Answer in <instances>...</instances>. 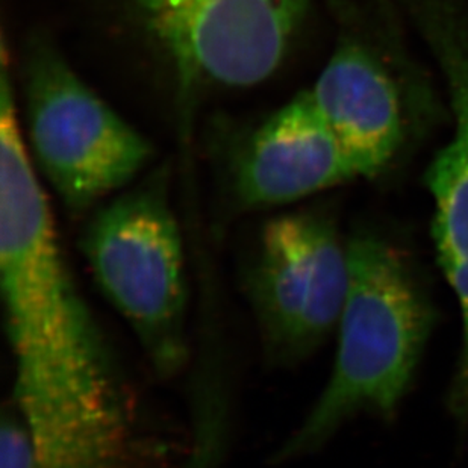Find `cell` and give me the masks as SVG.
I'll return each mask as SVG.
<instances>
[{
	"label": "cell",
	"mask_w": 468,
	"mask_h": 468,
	"mask_svg": "<svg viewBox=\"0 0 468 468\" xmlns=\"http://www.w3.org/2000/svg\"><path fill=\"white\" fill-rule=\"evenodd\" d=\"M363 177L310 90L276 111L249 142L232 179L239 209L292 204Z\"/></svg>",
	"instance_id": "cell-7"
},
{
	"label": "cell",
	"mask_w": 468,
	"mask_h": 468,
	"mask_svg": "<svg viewBox=\"0 0 468 468\" xmlns=\"http://www.w3.org/2000/svg\"><path fill=\"white\" fill-rule=\"evenodd\" d=\"M451 94L453 133L426 173L433 200L432 235L438 261L463 313V346L447 408L458 428L468 424V50L442 66Z\"/></svg>",
	"instance_id": "cell-9"
},
{
	"label": "cell",
	"mask_w": 468,
	"mask_h": 468,
	"mask_svg": "<svg viewBox=\"0 0 468 468\" xmlns=\"http://www.w3.org/2000/svg\"><path fill=\"white\" fill-rule=\"evenodd\" d=\"M313 0H133L186 80L250 87L282 62Z\"/></svg>",
	"instance_id": "cell-6"
},
{
	"label": "cell",
	"mask_w": 468,
	"mask_h": 468,
	"mask_svg": "<svg viewBox=\"0 0 468 468\" xmlns=\"http://www.w3.org/2000/svg\"><path fill=\"white\" fill-rule=\"evenodd\" d=\"M0 292L11 403L37 468H172L76 285L14 120L0 126Z\"/></svg>",
	"instance_id": "cell-1"
},
{
	"label": "cell",
	"mask_w": 468,
	"mask_h": 468,
	"mask_svg": "<svg viewBox=\"0 0 468 468\" xmlns=\"http://www.w3.org/2000/svg\"><path fill=\"white\" fill-rule=\"evenodd\" d=\"M27 94L34 155L71 214L128 186L151 159L146 138L50 48L32 53Z\"/></svg>",
	"instance_id": "cell-5"
},
{
	"label": "cell",
	"mask_w": 468,
	"mask_h": 468,
	"mask_svg": "<svg viewBox=\"0 0 468 468\" xmlns=\"http://www.w3.org/2000/svg\"><path fill=\"white\" fill-rule=\"evenodd\" d=\"M80 255L161 379L191 363L190 274L186 239L161 177L94 214Z\"/></svg>",
	"instance_id": "cell-3"
},
{
	"label": "cell",
	"mask_w": 468,
	"mask_h": 468,
	"mask_svg": "<svg viewBox=\"0 0 468 468\" xmlns=\"http://www.w3.org/2000/svg\"><path fill=\"white\" fill-rule=\"evenodd\" d=\"M310 91L363 177L388 167L405 142L407 124L398 82L370 48L343 43Z\"/></svg>",
	"instance_id": "cell-8"
},
{
	"label": "cell",
	"mask_w": 468,
	"mask_h": 468,
	"mask_svg": "<svg viewBox=\"0 0 468 468\" xmlns=\"http://www.w3.org/2000/svg\"><path fill=\"white\" fill-rule=\"evenodd\" d=\"M347 257L349 290L331 378L305 419L273 452L274 464L313 455L361 414L391 419L432 331V302L396 244L358 230L347 239Z\"/></svg>",
	"instance_id": "cell-2"
},
{
	"label": "cell",
	"mask_w": 468,
	"mask_h": 468,
	"mask_svg": "<svg viewBox=\"0 0 468 468\" xmlns=\"http://www.w3.org/2000/svg\"><path fill=\"white\" fill-rule=\"evenodd\" d=\"M264 363L301 366L338 329L349 290L347 241L335 217L302 209L267 221L239 274Z\"/></svg>",
	"instance_id": "cell-4"
}]
</instances>
